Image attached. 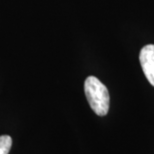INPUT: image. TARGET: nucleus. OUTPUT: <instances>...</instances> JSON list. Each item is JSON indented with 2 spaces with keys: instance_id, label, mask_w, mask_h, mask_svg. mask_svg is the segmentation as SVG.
I'll return each instance as SVG.
<instances>
[{
  "instance_id": "2",
  "label": "nucleus",
  "mask_w": 154,
  "mask_h": 154,
  "mask_svg": "<svg viewBox=\"0 0 154 154\" xmlns=\"http://www.w3.org/2000/svg\"><path fill=\"white\" fill-rule=\"evenodd\" d=\"M140 65L149 83L154 87V45H145L139 53Z\"/></svg>"
},
{
  "instance_id": "1",
  "label": "nucleus",
  "mask_w": 154,
  "mask_h": 154,
  "mask_svg": "<svg viewBox=\"0 0 154 154\" xmlns=\"http://www.w3.org/2000/svg\"><path fill=\"white\" fill-rule=\"evenodd\" d=\"M84 91L91 109L99 116L108 113L110 96L108 89L95 76H89L84 82Z\"/></svg>"
},
{
  "instance_id": "3",
  "label": "nucleus",
  "mask_w": 154,
  "mask_h": 154,
  "mask_svg": "<svg viewBox=\"0 0 154 154\" xmlns=\"http://www.w3.org/2000/svg\"><path fill=\"white\" fill-rule=\"evenodd\" d=\"M12 145V139L9 135L0 136V154H8Z\"/></svg>"
}]
</instances>
